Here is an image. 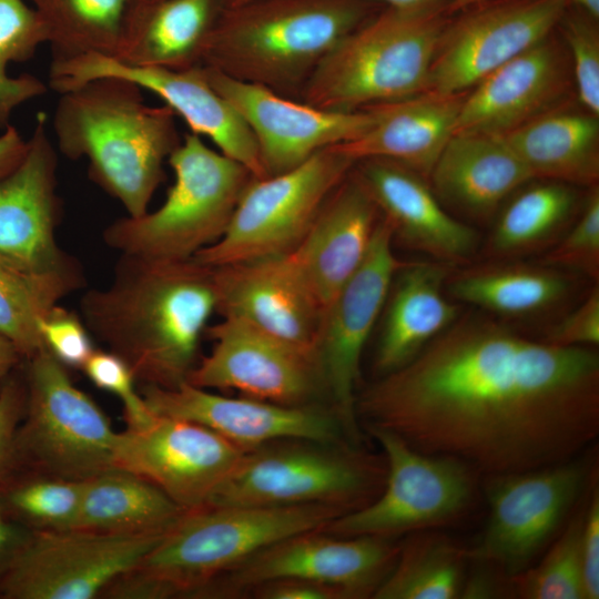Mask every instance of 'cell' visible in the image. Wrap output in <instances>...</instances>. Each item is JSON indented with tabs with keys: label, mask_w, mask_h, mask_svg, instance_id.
I'll return each instance as SVG.
<instances>
[{
	"label": "cell",
	"mask_w": 599,
	"mask_h": 599,
	"mask_svg": "<svg viewBox=\"0 0 599 599\" xmlns=\"http://www.w3.org/2000/svg\"><path fill=\"white\" fill-rule=\"evenodd\" d=\"M26 389L13 380L0 389V483L17 469L16 435L26 407Z\"/></svg>",
	"instance_id": "obj_47"
},
{
	"label": "cell",
	"mask_w": 599,
	"mask_h": 599,
	"mask_svg": "<svg viewBox=\"0 0 599 599\" xmlns=\"http://www.w3.org/2000/svg\"><path fill=\"white\" fill-rule=\"evenodd\" d=\"M47 116L37 122L22 161L0 177V264L24 273L75 265L55 238L60 201L58 154L48 136Z\"/></svg>",
	"instance_id": "obj_20"
},
{
	"label": "cell",
	"mask_w": 599,
	"mask_h": 599,
	"mask_svg": "<svg viewBox=\"0 0 599 599\" xmlns=\"http://www.w3.org/2000/svg\"><path fill=\"white\" fill-rule=\"evenodd\" d=\"M26 407L16 435L17 468L84 481L114 469L118 433L45 347L29 358Z\"/></svg>",
	"instance_id": "obj_8"
},
{
	"label": "cell",
	"mask_w": 599,
	"mask_h": 599,
	"mask_svg": "<svg viewBox=\"0 0 599 599\" xmlns=\"http://www.w3.org/2000/svg\"><path fill=\"white\" fill-rule=\"evenodd\" d=\"M367 428L384 451L383 488L367 505L333 519L324 532L392 538L441 529L467 515L476 494L474 469L453 457L419 451L389 430Z\"/></svg>",
	"instance_id": "obj_10"
},
{
	"label": "cell",
	"mask_w": 599,
	"mask_h": 599,
	"mask_svg": "<svg viewBox=\"0 0 599 599\" xmlns=\"http://www.w3.org/2000/svg\"><path fill=\"white\" fill-rule=\"evenodd\" d=\"M586 457L519 473L485 476L489 517L480 540L467 548L470 562L502 577L517 575L554 541L589 486Z\"/></svg>",
	"instance_id": "obj_11"
},
{
	"label": "cell",
	"mask_w": 599,
	"mask_h": 599,
	"mask_svg": "<svg viewBox=\"0 0 599 599\" xmlns=\"http://www.w3.org/2000/svg\"><path fill=\"white\" fill-rule=\"evenodd\" d=\"M447 10L380 7L319 62L298 100L323 110L354 111L427 90Z\"/></svg>",
	"instance_id": "obj_6"
},
{
	"label": "cell",
	"mask_w": 599,
	"mask_h": 599,
	"mask_svg": "<svg viewBox=\"0 0 599 599\" xmlns=\"http://www.w3.org/2000/svg\"><path fill=\"white\" fill-rule=\"evenodd\" d=\"M586 495L544 557L507 578V595L522 599H586L580 548Z\"/></svg>",
	"instance_id": "obj_38"
},
{
	"label": "cell",
	"mask_w": 599,
	"mask_h": 599,
	"mask_svg": "<svg viewBox=\"0 0 599 599\" xmlns=\"http://www.w3.org/2000/svg\"><path fill=\"white\" fill-rule=\"evenodd\" d=\"M184 512L161 489L121 469L84 480L71 529L109 535H161Z\"/></svg>",
	"instance_id": "obj_34"
},
{
	"label": "cell",
	"mask_w": 599,
	"mask_h": 599,
	"mask_svg": "<svg viewBox=\"0 0 599 599\" xmlns=\"http://www.w3.org/2000/svg\"><path fill=\"white\" fill-rule=\"evenodd\" d=\"M141 395L154 415L202 425L244 451L278 439L334 444L343 428L335 413L321 408L225 397L187 382L174 388L144 385Z\"/></svg>",
	"instance_id": "obj_21"
},
{
	"label": "cell",
	"mask_w": 599,
	"mask_h": 599,
	"mask_svg": "<svg viewBox=\"0 0 599 599\" xmlns=\"http://www.w3.org/2000/svg\"><path fill=\"white\" fill-rule=\"evenodd\" d=\"M346 512L327 504L204 506L184 511L141 561L102 595L120 599L203 595L214 580L257 551L322 529Z\"/></svg>",
	"instance_id": "obj_4"
},
{
	"label": "cell",
	"mask_w": 599,
	"mask_h": 599,
	"mask_svg": "<svg viewBox=\"0 0 599 599\" xmlns=\"http://www.w3.org/2000/svg\"><path fill=\"white\" fill-rule=\"evenodd\" d=\"M467 548L440 529L408 534L399 545L397 559L373 595L375 599L460 598Z\"/></svg>",
	"instance_id": "obj_35"
},
{
	"label": "cell",
	"mask_w": 599,
	"mask_h": 599,
	"mask_svg": "<svg viewBox=\"0 0 599 599\" xmlns=\"http://www.w3.org/2000/svg\"><path fill=\"white\" fill-rule=\"evenodd\" d=\"M38 12L51 63L97 53L114 58L131 0H28Z\"/></svg>",
	"instance_id": "obj_36"
},
{
	"label": "cell",
	"mask_w": 599,
	"mask_h": 599,
	"mask_svg": "<svg viewBox=\"0 0 599 599\" xmlns=\"http://www.w3.org/2000/svg\"><path fill=\"white\" fill-rule=\"evenodd\" d=\"M479 1H483V0H451L447 7V13L453 14L459 11L460 9H464Z\"/></svg>",
	"instance_id": "obj_54"
},
{
	"label": "cell",
	"mask_w": 599,
	"mask_h": 599,
	"mask_svg": "<svg viewBox=\"0 0 599 599\" xmlns=\"http://www.w3.org/2000/svg\"><path fill=\"white\" fill-rule=\"evenodd\" d=\"M451 268L436 261H407L396 272L375 352L380 376L409 363L461 314V305L446 293Z\"/></svg>",
	"instance_id": "obj_29"
},
{
	"label": "cell",
	"mask_w": 599,
	"mask_h": 599,
	"mask_svg": "<svg viewBox=\"0 0 599 599\" xmlns=\"http://www.w3.org/2000/svg\"><path fill=\"white\" fill-rule=\"evenodd\" d=\"M174 172L162 205L121 217L103 231L105 244L120 253L153 261H185L225 232L253 174L237 161L185 133L170 154Z\"/></svg>",
	"instance_id": "obj_7"
},
{
	"label": "cell",
	"mask_w": 599,
	"mask_h": 599,
	"mask_svg": "<svg viewBox=\"0 0 599 599\" xmlns=\"http://www.w3.org/2000/svg\"><path fill=\"white\" fill-rule=\"evenodd\" d=\"M581 566L586 599L599 598V485L595 470L585 501L581 529Z\"/></svg>",
	"instance_id": "obj_46"
},
{
	"label": "cell",
	"mask_w": 599,
	"mask_h": 599,
	"mask_svg": "<svg viewBox=\"0 0 599 599\" xmlns=\"http://www.w3.org/2000/svg\"><path fill=\"white\" fill-rule=\"evenodd\" d=\"M356 415L478 475L560 464L599 436V354L473 308L356 397Z\"/></svg>",
	"instance_id": "obj_1"
},
{
	"label": "cell",
	"mask_w": 599,
	"mask_h": 599,
	"mask_svg": "<svg viewBox=\"0 0 599 599\" xmlns=\"http://www.w3.org/2000/svg\"><path fill=\"white\" fill-rule=\"evenodd\" d=\"M213 268L193 258L121 255L112 282L80 302L90 334L120 356L136 380L174 388L196 365L200 339L216 312Z\"/></svg>",
	"instance_id": "obj_2"
},
{
	"label": "cell",
	"mask_w": 599,
	"mask_h": 599,
	"mask_svg": "<svg viewBox=\"0 0 599 599\" xmlns=\"http://www.w3.org/2000/svg\"><path fill=\"white\" fill-rule=\"evenodd\" d=\"M203 68L210 84L251 129L266 176L287 172L321 150L358 138L374 122L369 106L354 111L323 110Z\"/></svg>",
	"instance_id": "obj_19"
},
{
	"label": "cell",
	"mask_w": 599,
	"mask_h": 599,
	"mask_svg": "<svg viewBox=\"0 0 599 599\" xmlns=\"http://www.w3.org/2000/svg\"><path fill=\"white\" fill-rule=\"evenodd\" d=\"M100 389L121 399L128 428H142L155 417L142 395L135 390V377L129 365L109 351H94L82 368Z\"/></svg>",
	"instance_id": "obj_43"
},
{
	"label": "cell",
	"mask_w": 599,
	"mask_h": 599,
	"mask_svg": "<svg viewBox=\"0 0 599 599\" xmlns=\"http://www.w3.org/2000/svg\"><path fill=\"white\" fill-rule=\"evenodd\" d=\"M175 115L165 104H146L134 82L102 77L60 93L52 129L58 150L71 160L87 158L91 181L129 216H140L182 140Z\"/></svg>",
	"instance_id": "obj_3"
},
{
	"label": "cell",
	"mask_w": 599,
	"mask_h": 599,
	"mask_svg": "<svg viewBox=\"0 0 599 599\" xmlns=\"http://www.w3.org/2000/svg\"><path fill=\"white\" fill-rule=\"evenodd\" d=\"M399 545L377 536L336 537L308 530L257 551L214 580L203 595H234L278 579H304L372 597L394 566Z\"/></svg>",
	"instance_id": "obj_16"
},
{
	"label": "cell",
	"mask_w": 599,
	"mask_h": 599,
	"mask_svg": "<svg viewBox=\"0 0 599 599\" xmlns=\"http://www.w3.org/2000/svg\"><path fill=\"white\" fill-rule=\"evenodd\" d=\"M557 30L568 50L578 104L599 115V19L568 4Z\"/></svg>",
	"instance_id": "obj_41"
},
{
	"label": "cell",
	"mask_w": 599,
	"mask_h": 599,
	"mask_svg": "<svg viewBox=\"0 0 599 599\" xmlns=\"http://www.w3.org/2000/svg\"><path fill=\"white\" fill-rule=\"evenodd\" d=\"M224 0H131L112 59L132 67L184 70L201 65Z\"/></svg>",
	"instance_id": "obj_31"
},
{
	"label": "cell",
	"mask_w": 599,
	"mask_h": 599,
	"mask_svg": "<svg viewBox=\"0 0 599 599\" xmlns=\"http://www.w3.org/2000/svg\"><path fill=\"white\" fill-rule=\"evenodd\" d=\"M379 8L368 0H253L224 7L201 65L298 97L327 53Z\"/></svg>",
	"instance_id": "obj_5"
},
{
	"label": "cell",
	"mask_w": 599,
	"mask_h": 599,
	"mask_svg": "<svg viewBox=\"0 0 599 599\" xmlns=\"http://www.w3.org/2000/svg\"><path fill=\"white\" fill-rule=\"evenodd\" d=\"M102 77L130 80L161 98L189 125L209 138L224 155L244 165L255 179L265 177L256 140L236 109L209 82L202 65L184 70L132 67L90 53L50 64L49 85L62 93Z\"/></svg>",
	"instance_id": "obj_17"
},
{
	"label": "cell",
	"mask_w": 599,
	"mask_h": 599,
	"mask_svg": "<svg viewBox=\"0 0 599 599\" xmlns=\"http://www.w3.org/2000/svg\"><path fill=\"white\" fill-rule=\"evenodd\" d=\"M44 347L65 367L83 368L95 351L82 318L55 305L38 321Z\"/></svg>",
	"instance_id": "obj_44"
},
{
	"label": "cell",
	"mask_w": 599,
	"mask_h": 599,
	"mask_svg": "<svg viewBox=\"0 0 599 599\" xmlns=\"http://www.w3.org/2000/svg\"><path fill=\"white\" fill-rule=\"evenodd\" d=\"M583 277L538 261H487L453 267L447 295L500 321L557 322L579 293Z\"/></svg>",
	"instance_id": "obj_27"
},
{
	"label": "cell",
	"mask_w": 599,
	"mask_h": 599,
	"mask_svg": "<svg viewBox=\"0 0 599 599\" xmlns=\"http://www.w3.org/2000/svg\"><path fill=\"white\" fill-rule=\"evenodd\" d=\"M567 7V0H483L449 14L426 91L467 92L551 33Z\"/></svg>",
	"instance_id": "obj_14"
},
{
	"label": "cell",
	"mask_w": 599,
	"mask_h": 599,
	"mask_svg": "<svg viewBox=\"0 0 599 599\" xmlns=\"http://www.w3.org/2000/svg\"><path fill=\"white\" fill-rule=\"evenodd\" d=\"M393 232L382 216L359 267L323 314L317 368L334 403V413L352 439L358 437L355 387L361 357L382 315L392 281L407 261L394 252Z\"/></svg>",
	"instance_id": "obj_15"
},
{
	"label": "cell",
	"mask_w": 599,
	"mask_h": 599,
	"mask_svg": "<svg viewBox=\"0 0 599 599\" xmlns=\"http://www.w3.org/2000/svg\"><path fill=\"white\" fill-rule=\"evenodd\" d=\"M161 535L32 530L0 578L11 599H92L134 568Z\"/></svg>",
	"instance_id": "obj_13"
},
{
	"label": "cell",
	"mask_w": 599,
	"mask_h": 599,
	"mask_svg": "<svg viewBox=\"0 0 599 599\" xmlns=\"http://www.w3.org/2000/svg\"><path fill=\"white\" fill-rule=\"evenodd\" d=\"M28 150L24 140L16 126L8 124L0 135V177L10 173L23 159Z\"/></svg>",
	"instance_id": "obj_50"
},
{
	"label": "cell",
	"mask_w": 599,
	"mask_h": 599,
	"mask_svg": "<svg viewBox=\"0 0 599 599\" xmlns=\"http://www.w3.org/2000/svg\"><path fill=\"white\" fill-rule=\"evenodd\" d=\"M535 179L586 187L599 180V115L571 102L501 135Z\"/></svg>",
	"instance_id": "obj_32"
},
{
	"label": "cell",
	"mask_w": 599,
	"mask_h": 599,
	"mask_svg": "<svg viewBox=\"0 0 599 599\" xmlns=\"http://www.w3.org/2000/svg\"><path fill=\"white\" fill-rule=\"evenodd\" d=\"M246 451L193 422L156 416L118 433L113 467L161 489L184 511L207 505Z\"/></svg>",
	"instance_id": "obj_18"
},
{
	"label": "cell",
	"mask_w": 599,
	"mask_h": 599,
	"mask_svg": "<svg viewBox=\"0 0 599 599\" xmlns=\"http://www.w3.org/2000/svg\"><path fill=\"white\" fill-rule=\"evenodd\" d=\"M465 94L425 91L369 105L375 116L372 125L358 138L329 148L355 162L368 158L388 159L428 180L454 134Z\"/></svg>",
	"instance_id": "obj_30"
},
{
	"label": "cell",
	"mask_w": 599,
	"mask_h": 599,
	"mask_svg": "<svg viewBox=\"0 0 599 599\" xmlns=\"http://www.w3.org/2000/svg\"><path fill=\"white\" fill-rule=\"evenodd\" d=\"M214 345L186 382L204 389H236L252 398L301 405L319 377L314 359L232 317L207 326Z\"/></svg>",
	"instance_id": "obj_23"
},
{
	"label": "cell",
	"mask_w": 599,
	"mask_h": 599,
	"mask_svg": "<svg viewBox=\"0 0 599 599\" xmlns=\"http://www.w3.org/2000/svg\"><path fill=\"white\" fill-rule=\"evenodd\" d=\"M380 219L377 204L352 169L300 244L287 253L323 313L362 264Z\"/></svg>",
	"instance_id": "obj_26"
},
{
	"label": "cell",
	"mask_w": 599,
	"mask_h": 599,
	"mask_svg": "<svg viewBox=\"0 0 599 599\" xmlns=\"http://www.w3.org/2000/svg\"><path fill=\"white\" fill-rule=\"evenodd\" d=\"M253 0H224L225 7H234Z\"/></svg>",
	"instance_id": "obj_55"
},
{
	"label": "cell",
	"mask_w": 599,
	"mask_h": 599,
	"mask_svg": "<svg viewBox=\"0 0 599 599\" xmlns=\"http://www.w3.org/2000/svg\"><path fill=\"white\" fill-rule=\"evenodd\" d=\"M82 283L78 264L44 273H24L0 264V335L21 356L32 357L44 348L38 321Z\"/></svg>",
	"instance_id": "obj_37"
},
{
	"label": "cell",
	"mask_w": 599,
	"mask_h": 599,
	"mask_svg": "<svg viewBox=\"0 0 599 599\" xmlns=\"http://www.w3.org/2000/svg\"><path fill=\"white\" fill-rule=\"evenodd\" d=\"M379 7H388L408 12H432L447 10L451 0H368Z\"/></svg>",
	"instance_id": "obj_51"
},
{
	"label": "cell",
	"mask_w": 599,
	"mask_h": 599,
	"mask_svg": "<svg viewBox=\"0 0 599 599\" xmlns=\"http://www.w3.org/2000/svg\"><path fill=\"white\" fill-rule=\"evenodd\" d=\"M534 179L501 135L458 132L443 149L428 182L451 214L484 224Z\"/></svg>",
	"instance_id": "obj_28"
},
{
	"label": "cell",
	"mask_w": 599,
	"mask_h": 599,
	"mask_svg": "<svg viewBox=\"0 0 599 599\" xmlns=\"http://www.w3.org/2000/svg\"><path fill=\"white\" fill-rule=\"evenodd\" d=\"M354 164L326 148L287 172L253 179L224 234L192 258L219 267L292 252Z\"/></svg>",
	"instance_id": "obj_12"
},
{
	"label": "cell",
	"mask_w": 599,
	"mask_h": 599,
	"mask_svg": "<svg viewBox=\"0 0 599 599\" xmlns=\"http://www.w3.org/2000/svg\"><path fill=\"white\" fill-rule=\"evenodd\" d=\"M32 529L18 521L0 497V578L27 542Z\"/></svg>",
	"instance_id": "obj_49"
},
{
	"label": "cell",
	"mask_w": 599,
	"mask_h": 599,
	"mask_svg": "<svg viewBox=\"0 0 599 599\" xmlns=\"http://www.w3.org/2000/svg\"><path fill=\"white\" fill-rule=\"evenodd\" d=\"M212 268L222 317L241 319L317 364L324 313L288 254Z\"/></svg>",
	"instance_id": "obj_24"
},
{
	"label": "cell",
	"mask_w": 599,
	"mask_h": 599,
	"mask_svg": "<svg viewBox=\"0 0 599 599\" xmlns=\"http://www.w3.org/2000/svg\"><path fill=\"white\" fill-rule=\"evenodd\" d=\"M539 262L599 282L598 185L589 187L572 225Z\"/></svg>",
	"instance_id": "obj_42"
},
{
	"label": "cell",
	"mask_w": 599,
	"mask_h": 599,
	"mask_svg": "<svg viewBox=\"0 0 599 599\" xmlns=\"http://www.w3.org/2000/svg\"><path fill=\"white\" fill-rule=\"evenodd\" d=\"M308 443L246 451L206 506L327 504L348 512L382 490L386 465L377 458Z\"/></svg>",
	"instance_id": "obj_9"
},
{
	"label": "cell",
	"mask_w": 599,
	"mask_h": 599,
	"mask_svg": "<svg viewBox=\"0 0 599 599\" xmlns=\"http://www.w3.org/2000/svg\"><path fill=\"white\" fill-rule=\"evenodd\" d=\"M583 200L577 186L534 179L501 206L483 250V260L516 261L545 253L572 225Z\"/></svg>",
	"instance_id": "obj_33"
},
{
	"label": "cell",
	"mask_w": 599,
	"mask_h": 599,
	"mask_svg": "<svg viewBox=\"0 0 599 599\" xmlns=\"http://www.w3.org/2000/svg\"><path fill=\"white\" fill-rule=\"evenodd\" d=\"M572 93L568 50L556 28L466 92L454 133L502 135L571 102Z\"/></svg>",
	"instance_id": "obj_22"
},
{
	"label": "cell",
	"mask_w": 599,
	"mask_h": 599,
	"mask_svg": "<svg viewBox=\"0 0 599 599\" xmlns=\"http://www.w3.org/2000/svg\"><path fill=\"white\" fill-rule=\"evenodd\" d=\"M544 339L561 346L595 347L599 344V286L598 283L582 295L573 308L568 309L547 331Z\"/></svg>",
	"instance_id": "obj_45"
},
{
	"label": "cell",
	"mask_w": 599,
	"mask_h": 599,
	"mask_svg": "<svg viewBox=\"0 0 599 599\" xmlns=\"http://www.w3.org/2000/svg\"><path fill=\"white\" fill-rule=\"evenodd\" d=\"M43 43L47 32L35 9L24 0H0V128L9 124L16 108L47 92L37 77L7 72L9 63L32 59Z\"/></svg>",
	"instance_id": "obj_39"
},
{
	"label": "cell",
	"mask_w": 599,
	"mask_h": 599,
	"mask_svg": "<svg viewBox=\"0 0 599 599\" xmlns=\"http://www.w3.org/2000/svg\"><path fill=\"white\" fill-rule=\"evenodd\" d=\"M84 481L31 476L1 497L9 512L32 530L74 526Z\"/></svg>",
	"instance_id": "obj_40"
},
{
	"label": "cell",
	"mask_w": 599,
	"mask_h": 599,
	"mask_svg": "<svg viewBox=\"0 0 599 599\" xmlns=\"http://www.w3.org/2000/svg\"><path fill=\"white\" fill-rule=\"evenodd\" d=\"M21 355L17 348L0 335V379L6 377L19 362Z\"/></svg>",
	"instance_id": "obj_52"
},
{
	"label": "cell",
	"mask_w": 599,
	"mask_h": 599,
	"mask_svg": "<svg viewBox=\"0 0 599 599\" xmlns=\"http://www.w3.org/2000/svg\"><path fill=\"white\" fill-rule=\"evenodd\" d=\"M252 591L262 599H349L348 595L337 587L304 579L272 580Z\"/></svg>",
	"instance_id": "obj_48"
},
{
	"label": "cell",
	"mask_w": 599,
	"mask_h": 599,
	"mask_svg": "<svg viewBox=\"0 0 599 599\" xmlns=\"http://www.w3.org/2000/svg\"><path fill=\"white\" fill-rule=\"evenodd\" d=\"M353 170L390 225L394 243L453 267L473 262L477 231L440 203L427 179L383 158L356 161Z\"/></svg>",
	"instance_id": "obj_25"
},
{
	"label": "cell",
	"mask_w": 599,
	"mask_h": 599,
	"mask_svg": "<svg viewBox=\"0 0 599 599\" xmlns=\"http://www.w3.org/2000/svg\"><path fill=\"white\" fill-rule=\"evenodd\" d=\"M568 4L576 7L596 19H599V0H567Z\"/></svg>",
	"instance_id": "obj_53"
}]
</instances>
